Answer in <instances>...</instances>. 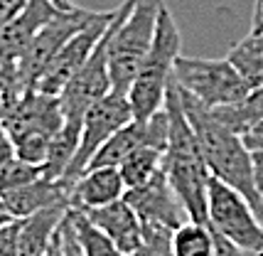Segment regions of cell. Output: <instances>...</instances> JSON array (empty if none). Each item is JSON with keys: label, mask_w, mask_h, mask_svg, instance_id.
I'll return each mask as SVG.
<instances>
[{"label": "cell", "mask_w": 263, "mask_h": 256, "mask_svg": "<svg viewBox=\"0 0 263 256\" xmlns=\"http://www.w3.org/2000/svg\"><path fill=\"white\" fill-rule=\"evenodd\" d=\"M165 111H167V148L162 155V170L177 197L182 199L184 210L190 212V220L206 224V187L212 173L199 151L195 131L187 121L175 74L165 92Z\"/></svg>", "instance_id": "obj_1"}, {"label": "cell", "mask_w": 263, "mask_h": 256, "mask_svg": "<svg viewBox=\"0 0 263 256\" xmlns=\"http://www.w3.org/2000/svg\"><path fill=\"white\" fill-rule=\"evenodd\" d=\"M180 89V101L187 114V121L195 131L197 140H199V151L204 155V163L209 173L219 177L221 182L229 187L239 190L243 197L253 205V210L258 214V202L261 195L253 185V163H251V151L243 145V138L239 133H234L219 121L212 108L199 104L192 94H187L177 84Z\"/></svg>", "instance_id": "obj_2"}, {"label": "cell", "mask_w": 263, "mask_h": 256, "mask_svg": "<svg viewBox=\"0 0 263 256\" xmlns=\"http://www.w3.org/2000/svg\"><path fill=\"white\" fill-rule=\"evenodd\" d=\"M162 5V0H123V5L116 8L114 20L108 25L111 92L128 96L140 62L153 45Z\"/></svg>", "instance_id": "obj_3"}, {"label": "cell", "mask_w": 263, "mask_h": 256, "mask_svg": "<svg viewBox=\"0 0 263 256\" xmlns=\"http://www.w3.org/2000/svg\"><path fill=\"white\" fill-rule=\"evenodd\" d=\"M182 49L180 27L175 23L167 5H162L158 15V27L145 59L140 62V69L136 74V82L128 92V101L133 108V118L148 121L153 114H158L165 106V92L175 74V62Z\"/></svg>", "instance_id": "obj_4"}, {"label": "cell", "mask_w": 263, "mask_h": 256, "mask_svg": "<svg viewBox=\"0 0 263 256\" xmlns=\"http://www.w3.org/2000/svg\"><path fill=\"white\" fill-rule=\"evenodd\" d=\"M206 224L234 242L241 251L263 256V222L258 220L253 205L239 190L214 175L209 177L206 187Z\"/></svg>", "instance_id": "obj_5"}, {"label": "cell", "mask_w": 263, "mask_h": 256, "mask_svg": "<svg viewBox=\"0 0 263 256\" xmlns=\"http://www.w3.org/2000/svg\"><path fill=\"white\" fill-rule=\"evenodd\" d=\"M175 82L180 84L187 94H192L199 104L209 106V108L239 104L241 99L251 92L227 57H177V62H175Z\"/></svg>", "instance_id": "obj_6"}, {"label": "cell", "mask_w": 263, "mask_h": 256, "mask_svg": "<svg viewBox=\"0 0 263 256\" xmlns=\"http://www.w3.org/2000/svg\"><path fill=\"white\" fill-rule=\"evenodd\" d=\"M133 121V108H130V101L123 94L108 92L106 96H101L96 104L84 114V121H81V138H79V148H77V155L69 165V170L64 173V182L69 187L74 185L81 177V173L89 168L91 158L96 155V151L101 148L106 140L114 136L116 131L130 123Z\"/></svg>", "instance_id": "obj_7"}, {"label": "cell", "mask_w": 263, "mask_h": 256, "mask_svg": "<svg viewBox=\"0 0 263 256\" xmlns=\"http://www.w3.org/2000/svg\"><path fill=\"white\" fill-rule=\"evenodd\" d=\"M91 15L93 10H84V8L62 10L32 37L30 47L17 59V71H20L25 89H32L37 79L45 74V69L52 64V59L59 54V49L91 20Z\"/></svg>", "instance_id": "obj_8"}, {"label": "cell", "mask_w": 263, "mask_h": 256, "mask_svg": "<svg viewBox=\"0 0 263 256\" xmlns=\"http://www.w3.org/2000/svg\"><path fill=\"white\" fill-rule=\"evenodd\" d=\"M108 92H111V74H108V27H106L99 45L93 47L91 57L59 94L64 121L81 126L84 114Z\"/></svg>", "instance_id": "obj_9"}, {"label": "cell", "mask_w": 263, "mask_h": 256, "mask_svg": "<svg viewBox=\"0 0 263 256\" xmlns=\"http://www.w3.org/2000/svg\"><path fill=\"white\" fill-rule=\"evenodd\" d=\"M114 15H116V10L93 12L91 20L59 49V54L52 59V64L45 69V74L37 79V84H34L32 89H37V92H42V94L59 96L62 89L71 82V77L86 64V59L91 57L93 47L99 45V40L106 32V27L111 25Z\"/></svg>", "instance_id": "obj_10"}, {"label": "cell", "mask_w": 263, "mask_h": 256, "mask_svg": "<svg viewBox=\"0 0 263 256\" xmlns=\"http://www.w3.org/2000/svg\"><path fill=\"white\" fill-rule=\"evenodd\" d=\"M62 123H64V114H62L59 96L27 89L17 106L10 111V116L3 121V128L8 131L12 143L25 138L52 140Z\"/></svg>", "instance_id": "obj_11"}, {"label": "cell", "mask_w": 263, "mask_h": 256, "mask_svg": "<svg viewBox=\"0 0 263 256\" xmlns=\"http://www.w3.org/2000/svg\"><path fill=\"white\" fill-rule=\"evenodd\" d=\"M123 197L136 210L140 224H160L175 232L184 222H190V212L184 210L182 199L172 190L165 170L155 173L145 185L126 190Z\"/></svg>", "instance_id": "obj_12"}, {"label": "cell", "mask_w": 263, "mask_h": 256, "mask_svg": "<svg viewBox=\"0 0 263 256\" xmlns=\"http://www.w3.org/2000/svg\"><path fill=\"white\" fill-rule=\"evenodd\" d=\"M143 145H158L162 151L167 148V111H165V106L158 114H153L148 121L133 118L121 131H116L96 151L89 168H118L130 153Z\"/></svg>", "instance_id": "obj_13"}, {"label": "cell", "mask_w": 263, "mask_h": 256, "mask_svg": "<svg viewBox=\"0 0 263 256\" xmlns=\"http://www.w3.org/2000/svg\"><path fill=\"white\" fill-rule=\"evenodd\" d=\"M57 12H62L52 0H30L10 25L0 30V67L17 62L23 52L30 47L32 37L45 27Z\"/></svg>", "instance_id": "obj_14"}, {"label": "cell", "mask_w": 263, "mask_h": 256, "mask_svg": "<svg viewBox=\"0 0 263 256\" xmlns=\"http://www.w3.org/2000/svg\"><path fill=\"white\" fill-rule=\"evenodd\" d=\"M81 212L114 242L116 249L123 256L133 254L143 246V224L138 220L136 210L126 202V197L116 199L111 205H103V207H96V210Z\"/></svg>", "instance_id": "obj_15"}, {"label": "cell", "mask_w": 263, "mask_h": 256, "mask_svg": "<svg viewBox=\"0 0 263 256\" xmlns=\"http://www.w3.org/2000/svg\"><path fill=\"white\" fill-rule=\"evenodd\" d=\"M126 195V182L118 168H86L69 190L71 210H96Z\"/></svg>", "instance_id": "obj_16"}, {"label": "cell", "mask_w": 263, "mask_h": 256, "mask_svg": "<svg viewBox=\"0 0 263 256\" xmlns=\"http://www.w3.org/2000/svg\"><path fill=\"white\" fill-rule=\"evenodd\" d=\"M69 190L71 187L64 180H49L45 175H40L32 182L15 187L10 192H3V207L12 220H25L34 212L59 205V202H69Z\"/></svg>", "instance_id": "obj_17"}, {"label": "cell", "mask_w": 263, "mask_h": 256, "mask_svg": "<svg viewBox=\"0 0 263 256\" xmlns=\"http://www.w3.org/2000/svg\"><path fill=\"white\" fill-rule=\"evenodd\" d=\"M69 202H59L52 207L34 212L20 220L17 229V256H45L52 239L57 236L59 224L67 217Z\"/></svg>", "instance_id": "obj_18"}, {"label": "cell", "mask_w": 263, "mask_h": 256, "mask_svg": "<svg viewBox=\"0 0 263 256\" xmlns=\"http://www.w3.org/2000/svg\"><path fill=\"white\" fill-rule=\"evenodd\" d=\"M79 138H81V126L77 123H62V128L57 131V136L49 143V151H47L45 165H42V175L49 180H62L64 173L69 170V165L77 155L79 148Z\"/></svg>", "instance_id": "obj_19"}, {"label": "cell", "mask_w": 263, "mask_h": 256, "mask_svg": "<svg viewBox=\"0 0 263 256\" xmlns=\"http://www.w3.org/2000/svg\"><path fill=\"white\" fill-rule=\"evenodd\" d=\"M212 114L227 128H231L234 133L241 136V133L249 131L253 123L263 121V84L256 86V89H251L239 104L217 106V108H212Z\"/></svg>", "instance_id": "obj_20"}, {"label": "cell", "mask_w": 263, "mask_h": 256, "mask_svg": "<svg viewBox=\"0 0 263 256\" xmlns=\"http://www.w3.org/2000/svg\"><path fill=\"white\" fill-rule=\"evenodd\" d=\"M234 69L241 74V79L246 82L249 89H256L263 84V32L261 35H249L241 40L239 45L231 47L227 54Z\"/></svg>", "instance_id": "obj_21"}, {"label": "cell", "mask_w": 263, "mask_h": 256, "mask_svg": "<svg viewBox=\"0 0 263 256\" xmlns=\"http://www.w3.org/2000/svg\"><path fill=\"white\" fill-rule=\"evenodd\" d=\"M162 155L165 151L158 148V145H143L128 155L123 163L118 165L121 170V177L126 182V190H133V187L145 185L155 173L162 170Z\"/></svg>", "instance_id": "obj_22"}, {"label": "cell", "mask_w": 263, "mask_h": 256, "mask_svg": "<svg viewBox=\"0 0 263 256\" xmlns=\"http://www.w3.org/2000/svg\"><path fill=\"white\" fill-rule=\"evenodd\" d=\"M172 254L175 256H214V234L209 224L184 222L172 232Z\"/></svg>", "instance_id": "obj_23"}, {"label": "cell", "mask_w": 263, "mask_h": 256, "mask_svg": "<svg viewBox=\"0 0 263 256\" xmlns=\"http://www.w3.org/2000/svg\"><path fill=\"white\" fill-rule=\"evenodd\" d=\"M69 220L74 224V232H77V239H79L84 256H123L116 249L114 242L81 210H71L69 207Z\"/></svg>", "instance_id": "obj_24"}, {"label": "cell", "mask_w": 263, "mask_h": 256, "mask_svg": "<svg viewBox=\"0 0 263 256\" xmlns=\"http://www.w3.org/2000/svg\"><path fill=\"white\" fill-rule=\"evenodd\" d=\"M25 89L20 71H17V62L3 64L0 67V123L10 116V111L17 106V101L23 99Z\"/></svg>", "instance_id": "obj_25"}, {"label": "cell", "mask_w": 263, "mask_h": 256, "mask_svg": "<svg viewBox=\"0 0 263 256\" xmlns=\"http://www.w3.org/2000/svg\"><path fill=\"white\" fill-rule=\"evenodd\" d=\"M40 175H42V165H30L20 158H10L8 163L0 165V195L10 192L25 182H32Z\"/></svg>", "instance_id": "obj_26"}, {"label": "cell", "mask_w": 263, "mask_h": 256, "mask_svg": "<svg viewBox=\"0 0 263 256\" xmlns=\"http://www.w3.org/2000/svg\"><path fill=\"white\" fill-rule=\"evenodd\" d=\"M143 246L148 256H175L172 254V229L160 224H143Z\"/></svg>", "instance_id": "obj_27"}, {"label": "cell", "mask_w": 263, "mask_h": 256, "mask_svg": "<svg viewBox=\"0 0 263 256\" xmlns=\"http://www.w3.org/2000/svg\"><path fill=\"white\" fill-rule=\"evenodd\" d=\"M17 229L20 220L0 224V256H17Z\"/></svg>", "instance_id": "obj_28"}, {"label": "cell", "mask_w": 263, "mask_h": 256, "mask_svg": "<svg viewBox=\"0 0 263 256\" xmlns=\"http://www.w3.org/2000/svg\"><path fill=\"white\" fill-rule=\"evenodd\" d=\"M30 0H0V30L5 25H10L20 12L27 8Z\"/></svg>", "instance_id": "obj_29"}, {"label": "cell", "mask_w": 263, "mask_h": 256, "mask_svg": "<svg viewBox=\"0 0 263 256\" xmlns=\"http://www.w3.org/2000/svg\"><path fill=\"white\" fill-rule=\"evenodd\" d=\"M241 138H243V145H246L251 153L263 151V121L253 123L249 131H243V133H241Z\"/></svg>", "instance_id": "obj_30"}, {"label": "cell", "mask_w": 263, "mask_h": 256, "mask_svg": "<svg viewBox=\"0 0 263 256\" xmlns=\"http://www.w3.org/2000/svg\"><path fill=\"white\" fill-rule=\"evenodd\" d=\"M212 234H214V256H241V249L234 242L221 236L217 229H212Z\"/></svg>", "instance_id": "obj_31"}, {"label": "cell", "mask_w": 263, "mask_h": 256, "mask_svg": "<svg viewBox=\"0 0 263 256\" xmlns=\"http://www.w3.org/2000/svg\"><path fill=\"white\" fill-rule=\"evenodd\" d=\"M10 158H15V145H12V138L8 136V131L0 123V165L8 163Z\"/></svg>", "instance_id": "obj_32"}, {"label": "cell", "mask_w": 263, "mask_h": 256, "mask_svg": "<svg viewBox=\"0 0 263 256\" xmlns=\"http://www.w3.org/2000/svg\"><path fill=\"white\" fill-rule=\"evenodd\" d=\"M251 163H253V185L258 190V195L263 192V151L251 153Z\"/></svg>", "instance_id": "obj_33"}, {"label": "cell", "mask_w": 263, "mask_h": 256, "mask_svg": "<svg viewBox=\"0 0 263 256\" xmlns=\"http://www.w3.org/2000/svg\"><path fill=\"white\" fill-rule=\"evenodd\" d=\"M261 32H263V0H256V5H253L251 35H261Z\"/></svg>", "instance_id": "obj_34"}, {"label": "cell", "mask_w": 263, "mask_h": 256, "mask_svg": "<svg viewBox=\"0 0 263 256\" xmlns=\"http://www.w3.org/2000/svg\"><path fill=\"white\" fill-rule=\"evenodd\" d=\"M45 256H62V239H59V232H57V236L52 239V244H49Z\"/></svg>", "instance_id": "obj_35"}, {"label": "cell", "mask_w": 263, "mask_h": 256, "mask_svg": "<svg viewBox=\"0 0 263 256\" xmlns=\"http://www.w3.org/2000/svg\"><path fill=\"white\" fill-rule=\"evenodd\" d=\"M52 3L57 5L59 10H71V8H77V5H74L71 0H52Z\"/></svg>", "instance_id": "obj_36"}, {"label": "cell", "mask_w": 263, "mask_h": 256, "mask_svg": "<svg viewBox=\"0 0 263 256\" xmlns=\"http://www.w3.org/2000/svg\"><path fill=\"white\" fill-rule=\"evenodd\" d=\"M128 256H148V251H145V246H140L138 251H133V254H128Z\"/></svg>", "instance_id": "obj_37"}, {"label": "cell", "mask_w": 263, "mask_h": 256, "mask_svg": "<svg viewBox=\"0 0 263 256\" xmlns=\"http://www.w3.org/2000/svg\"><path fill=\"white\" fill-rule=\"evenodd\" d=\"M258 220L263 222V192H261V202H258Z\"/></svg>", "instance_id": "obj_38"}, {"label": "cell", "mask_w": 263, "mask_h": 256, "mask_svg": "<svg viewBox=\"0 0 263 256\" xmlns=\"http://www.w3.org/2000/svg\"><path fill=\"white\" fill-rule=\"evenodd\" d=\"M0 214H8V212H5V207H3V199H0Z\"/></svg>", "instance_id": "obj_39"}]
</instances>
